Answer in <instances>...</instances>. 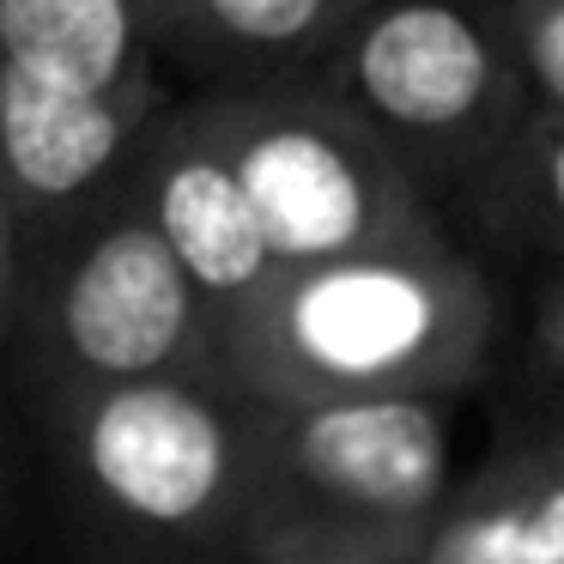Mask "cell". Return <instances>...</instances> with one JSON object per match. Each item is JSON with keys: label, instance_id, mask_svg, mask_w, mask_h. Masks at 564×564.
I'll return each instance as SVG.
<instances>
[{"label": "cell", "instance_id": "cell-1", "mask_svg": "<svg viewBox=\"0 0 564 564\" xmlns=\"http://www.w3.org/2000/svg\"><path fill=\"white\" fill-rule=\"evenodd\" d=\"M498 297L449 231L268 280L219 322V370L261 406L467 394L491 365Z\"/></svg>", "mask_w": 564, "mask_h": 564}, {"label": "cell", "instance_id": "cell-2", "mask_svg": "<svg viewBox=\"0 0 564 564\" xmlns=\"http://www.w3.org/2000/svg\"><path fill=\"white\" fill-rule=\"evenodd\" d=\"M104 564H231L261 467V401L225 370L31 401Z\"/></svg>", "mask_w": 564, "mask_h": 564}, {"label": "cell", "instance_id": "cell-3", "mask_svg": "<svg viewBox=\"0 0 564 564\" xmlns=\"http://www.w3.org/2000/svg\"><path fill=\"white\" fill-rule=\"evenodd\" d=\"M164 110L140 0H0V188L25 256L122 195Z\"/></svg>", "mask_w": 564, "mask_h": 564}, {"label": "cell", "instance_id": "cell-4", "mask_svg": "<svg viewBox=\"0 0 564 564\" xmlns=\"http://www.w3.org/2000/svg\"><path fill=\"white\" fill-rule=\"evenodd\" d=\"M0 352L31 401H55L219 370V322L122 188L25 256Z\"/></svg>", "mask_w": 564, "mask_h": 564}, {"label": "cell", "instance_id": "cell-5", "mask_svg": "<svg viewBox=\"0 0 564 564\" xmlns=\"http://www.w3.org/2000/svg\"><path fill=\"white\" fill-rule=\"evenodd\" d=\"M304 86L340 104L437 219L528 116L522 74L474 0H365Z\"/></svg>", "mask_w": 564, "mask_h": 564}, {"label": "cell", "instance_id": "cell-6", "mask_svg": "<svg viewBox=\"0 0 564 564\" xmlns=\"http://www.w3.org/2000/svg\"><path fill=\"white\" fill-rule=\"evenodd\" d=\"M455 479V401L443 394L261 406L256 510L237 558L268 546L419 552Z\"/></svg>", "mask_w": 564, "mask_h": 564}, {"label": "cell", "instance_id": "cell-7", "mask_svg": "<svg viewBox=\"0 0 564 564\" xmlns=\"http://www.w3.org/2000/svg\"><path fill=\"white\" fill-rule=\"evenodd\" d=\"M273 280L437 231V207L316 86L200 91Z\"/></svg>", "mask_w": 564, "mask_h": 564}, {"label": "cell", "instance_id": "cell-8", "mask_svg": "<svg viewBox=\"0 0 564 564\" xmlns=\"http://www.w3.org/2000/svg\"><path fill=\"white\" fill-rule=\"evenodd\" d=\"M128 195L147 213L152 231L164 237V249L188 273L195 297L213 310V322L243 310L273 280V261L256 237L243 188H237L231 159H225L200 98L171 104L159 116L134 176H128Z\"/></svg>", "mask_w": 564, "mask_h": 564}, {"label": "cell", "instance_id": "cell-9", "mask_svg": "<svg viewBox=\"0 0 564 564\" xmlns=\"http://www.w3.org/2000/svg\"><path fill=\"white\" fill-rule=\"evenodd\" d=\"M365 0H140V31L159 74L200 91L304 86Z\"/></svg>", "mask_w": 564, "mask_h": 564}, {"label": "cell", "instance_id": "cell-10", "mask_svg": "<svg viewBox=\"0 0 564 564\" xmlns=\"http://www.w3.org/2000/svg\"><path fill=\"white\" fill-rule=\"evenodd\" d=\"M419 564H564V413L516 425L455 479Z\"/></svg>", "mask_w": 564, "mask_h": 564}, {"label": "cell", "instance_id": "cell-11", "mask_svg": "<svg viewBox=\"0 0 564 564\" xmlns=\"http://www.w3.org/2000/svg\"><path fill=\"white\" fill-rule=\"evenodd\" d=\"M449 213H462L503 256H534L564 268V116L528 104L516 134Z\"/></svg>", "mask_w": 564, "mask_h": 564}, {"label": "cell", "instance_id": "cell-12", "mask_svg": "<svg viewBox=\"0 0 564 564\" xmlns=\"http://www.w3.org/2000/svg\"><path fill=\"white\" fill-rule=\"evenodd\" d=\"M486 13L522 74L528 104L564 116V0H491Z\"/></svg>", "mask_w": 564, "mask_h": 564}, {"label": "cell", "instance_id": "cell-13", "mask_svg": "<svg viewBox=\"0 0 564 564\" xmlns=\"http://www.w3.org/2000/svg\"><path fill=\"white\" fill-rule=\"evenodd\" d=\"M237 564H419V552H377V546H268Z\"/></svg>", "mask_w": 564, "mask_h": 564}, {"label": "cell", "instance_id": "cell-14", "mask_svg": "<svg viewBox=\"0 0 564 564\" xmlns=\"http://www.w3.org/2000/svg\"><path fill=\"white\" fill-rule=\"evenodd\" d=\"M19 261H25V243H19V219L13 200L0 188V340H7V316H13V292H19Z\"/></svg>", "mask_w": 564, "mask_h": 564}, {"label": "cell", "instance_id": "cell-15", "mask_svg": "<svg viewBox=\"0 0 564 564\" xmlns=\"http://www.w3.org/2000/svg\"><path fill=\"white\" fill-rule=\"evenodd\" d=\"M534 352H540V370L564 389V280L552 285L546 310H540V328H534Z\"/></svg>", "mask_w": 564, "mask_h": 564}, {"label": "cell", "instance_id": "cell-16", "mask_svg": "<svg viewBox=\"0 0 564 564\" xmlns=\"http://www.w3.org/2000/svg\"><path fill=\"white\" fill-rule=\"evenodd\" d=\"M474 7H491V0H474Z\"/></svg>", "mask_w": 564, "mask_h": 564}]
</instances>
